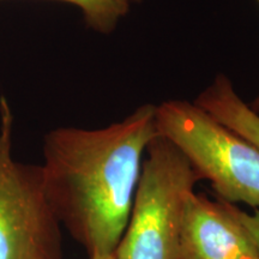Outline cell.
Segmentation results:
<instances>
[{
  "label": "cell",
  "instance_id": "1",
  "mask_svg": "<svg viewBox=\"0 0 259 259\" xmlns=\"http://www.w3.org/2000/svg\"><path fill=\"white\" fill-rule=\"evenodd\" d=\"M156 136V106L150 103L107 127H59L45 136L41 167L48 202L89 259L114 253L131 213L142 157Z\"/></svg>",
  "mask_w": 259,
  "mask_h": 259
},
{
  "label": "cell",
  "instance_id": "2",
  "mask_svg": "<svg viewBox=\"0 0 259 259\" xmlns=\"http://www.w3.org/2000/svg\"><path fill=\"white\" fill-rule=\"evenodd\" d=\"M131 213L115 259H178L184 202L200 178L169 139L156 136L145 150Z\"/></svg>",
  "mask_w": 259,
  "mask_h": 259
},
{
  "label": "cell",
  "instance_id": "3",
  "mask_svg": "<svg viewBox=\"0 0 259 259\" xmlns=\"http://www.w3.org/2000/svg\"><path fill=\"white\" fill-rule=\"evenodd\" d=\"M156 127L185 155L200 180L210 181L220 199L259 209V148L189 101L156 106Z\"/></svg>",
  "mask_w": 259,
  "mask_h": 259
},
{
  "label": "cell",
  "instance_id": "4",
  "mask_svg": "<svg viewBox=\"0 0 259 259\" xmlns=\"http://www.w3.org/2000/svg\"><path fill=\"white\" fill-rule=\"evenodd\" d=\"M14 114L0 97V259H64L60 222L38 164L12 154Z\"/></svg>",
  "mask_w": 259,
  "mask_h": 259
},
{
  "label": "cell",
  "instance_id": "5",
  "mask_svg": "<svg viewBox=\"0 0 259 259\" xmlns=\"http://www.w3.org/2000/svg\"><path fill=\"white\" fill-rule=\"evenodd\" d=\"M178 259H259V255L235 218L232 203L213 202L192 191L184 202Z\"/></svg>",
  "mask_w": 259,
  "mask_h": 259
},
{
  "label": "cell",
  "instance_id": "6",
  "mask_svg": "<svg viewBox=\"0 0 259 259\" xmlns=\"http://www.w3.org/2000/svg\"><path fill=\"white\" fill-rule=\"evenodd\" d=\"M194 103L259 148V114L239 97L226 76L216 77Z\"/></svg>",
  "mask_w": 259,
  "mask_h": 259
},
{
  "label": "cell",
  "instance_id": "7",
  "mask_svg": "<svg viewBox=\"0 0 259 259\" xmlns=\"http://www.w3.org/2000/svg\"><path fill=\"white\" fill-rule=\"evenodd\" d=\"M82 10L87 24L94 30L108 34L127 14L130 0H60Z\"/></svg>",
  "mask_w": 259,
  "mask_h": 259
},
{
  "label": "cell",
  "instance_id": "8",
  "mask_svg": "<svg viewBox=\"0 0 259 259\" xmlns=\"http://www.w3.org/2000/svg\"><path fill=\"white\" fill-rule=\"evenodd\" d=\"M232 210L235 218L244 226L245 231L250 235L259 255V209H255L253 213H247L232 204Z\"/></svg>",
  "mask_w": 259,
  "mask_h": 259
},
{
  "label": "cell",
  "instance_id": "9",
  "mask_svg": "<svg viewBox=\"0 0 259 259\" xmlns=\"http://www.w3.org/2000/svg\"><path fill=\"white\" fill-rule=\"evenodd\" d=\"M257 2L259 3V0H257ZM250 107H251L252 109H253V111H254L255 113H257V114H259V95H258L257 99L254 100L253 103H252V105H251Z\"/></svg>",
  "mask_w": 259,
  "mask_h": 259
},
{
  "label": "cell",
  "instance_id": "10",
  "mask_svg": "<svg viewBox=\"0 0 259 259\" xmlns=\"http://www.w3.org/2000/svg\"><path fill=\"white\" fill-rule=\"evenodd\" d=\"M93 259H115L114 257L112 255H107V257H99V258H93Z\"/></svg>",
  "mask_w": 259,
  "mask_h": 259
},
{
  "label": "cell",
  "instance_id": "11",
  "mask_svg": "<svg viewBox=\"0 0 259 259\" xmlns=\"http://www.w3.org/2000/svg\"><path fill=\"white\" fill-rule=\"evenodd\" d=\"M130 2H142V0H130Z\"/></svg>",
  "mask_w": 259,
  "mask_h": 259
}]
</instances>
